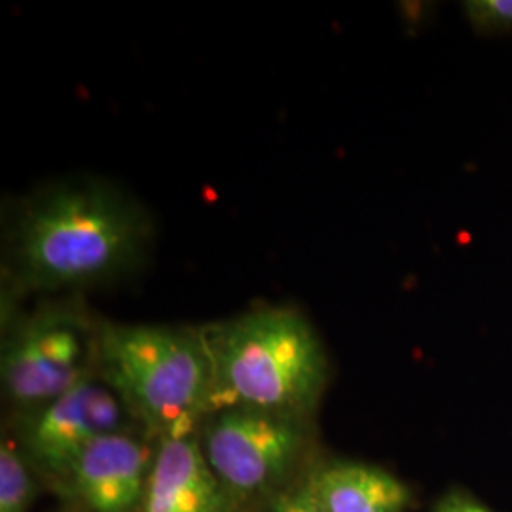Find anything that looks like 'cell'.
Wrapping results in <instances>:
<instances>
[{"instance_id": "obj_3", "label": "cell", "mask_w": 512, "mask_h": 512, "mask_svg": "<svg viewBox=\"0 0 512 512\" xmlns=\"http://www.w3.org/2000/svg\"><path fill=\"white\" fill-rule=\"evenodd\" d=\"M95 374L156 440L196 435L213 412L215 376L202 327L99 321Z\"/></svg>"}, {"instance_id": "obj_5", "label": "cell", "mask_w": 512, "mask_h": 512, "mask_svg": "<svg viewBox=\"0 0 512 512\" xmlns=\"http://www.w3.org/2000/svg\"><path fill=\"white\" fill-rule=\"evenodd\" d=\"M198 439L205 461L241 505L291 484L310 448L311 418L230 406L203 420Z\"/></svg>"}, {"instance_id": "obj_13", "label": "cell", "mask_w": 512, "mask_h": 512, "mask_svg": "<svg viewBox=\"0 0 512 512\" xmlns=\"http://www.w3.org/2000/svg\"><path fill=\"white\" fill-rule=\"evenodd\" d=\"M435 512H492L475 499L461 494H448L444 499H440L435 507Z\"/></svg>"}, {"instance_id": "obj_9", "label": "cell", "mask_w": 512, "mask_h": 512, "mask_svg": "<svg viewBox=\"0 0 512 512\" xmlns=\"http://www.w3.org/2000/svg\"><path fill=\"white\" fill-rule=\"evenodd\" d=\"M327 512H404L412 494L397 476L365 463L338 461L310 475Z\"/></svg>"}, {"instance_id": "obj_6", "label": "cell", "mask_w": 512, "mask_h": 512, "mask_svg": "<svg viewBox=\"0 0 512 512\" xmlns=\"http://www.w3.org/2000/svg\"><path fill=\"white\" fill-rule=\"evenodd\" d=\"M133 423L120 397L93 372L52 403L21 414L19 448L37 473L61 488L92 442Z\"/></svg>"}, {"instance_id": "obj_10", "label": "cell", "mask_w": 512, "mask_h": 512, "mask_svg": "<svg viewBox=\"0 0 512 512\" xmlns=\"http://www.w3.org/2000/svg\"><path fill=\"white\" fill-rule=\"evenodd\" d=\"M35 469L18 442L2 439L0 444V512H29L37 495Z\"/></svg>"}, {"instance_id": "obj_12", "label": "cell", "mask_w": 512, "mask_h": 512, "mask_svg": "<svg viewBox=\"0 0 512 512\" xmlns=\"http://www.w3.org/2000/svg\"><path fill=\"white\" fill-rule=\"evenodd\" d=\"M268 512H327L313 492L310 476L291 482L283 490L270 497Z\"/></svg>"}, {"instance_id": "obj_2", "label": "cell", "mask_w": 512, "mask_h": 512, "mask_svg": "<svg viewBox=\"0 0 512 512\" xmlns=\"http://www.w3.org/2000/svg\"><path fill=\"white\" fill-rule=\"evenodd\" d=\"M202 332L213 361V412L249 406L313 416L329 382V357L302 311L262 306Z\"/></svg>"}, {"instance_id": "obj_11", "label": "cell", "mask_w": 512, "mask_h": 512, "mask_svg": "<svg viewBox=\"0 0 512 512\" xmlns=\"http://www.w3.org/2000/svg\"><path fill=\"white\" fill-rule=\"evenodd\" d=\"M465 14L482 33H511L512 0H469Z\"/></svg>"}, {"instance_id": "obj_4", "label": "cell", "mask_w": 512, "mask_h": 512, "mask_svg": "<svg viewBox=\"0 0 512 512\" xmlns=\"http://www.w3.org/2000/svg\"><path fill=\"white\" fill-rule=\"evenodd\" d=\"M97 325L99 319L74 302L10 315L0 378L19 414L52 403L95 372Z\"/></svg>"}, {"instance_id": "obj_1", "label": "cell", "mask_w": 512, "mask_h": 512, "mask_svg": "<svg viewBox=\"0 0 512 512\" xmlns=\"http://www.w3.org/2000/svg\"><path fill=\"white\" fill-rule=\"evenodd\" d=\"M154 238L147 209L99 179L44 186L14 207L4 230L10 296L78 293L145 264Z\"/></svg>"}, {"instance_id": "obj_14", "label": "cell", "mask_w": 512, "mask_h": 512, "mask_svg": "<svg viewBox=\"0 0 512 512\" xmlns=\"http://www.w3.org/2000/svg\"><path fill=\"white\" fill-rule=\"evenodd\" d=\"M69 512H78V511H69Z\"/></svg>"}, {"instance_id": "obj_8", "label": "cell", "mask_w": 512, "mask_h": 512, "mask_svg": "<svg viewBox=\"0 0 512 512\" xmlns=\"http://www.w3.org/2000/svg\"><path fill=\"white\" fill-rule=\"evenodd\" d=\"M238 507L205 461L198 433L158 440L137 512H236Z\"/></svg>"}, {"instance_id": "obj_7", "label": "cell", "mask_w": 512, "mask_h": 512, "mask_svg": "<svg viewBox=\"0 0 512 512\" xmlns=\"http://www.w3.org/2000/svg\"><path fill=\"white\" fill-rule=\"evenodd\" d=\"M158 440L133 427L92 442L61 490L74 497L86 512H137L147 490Z\"/></svg>"}]
</instances>
